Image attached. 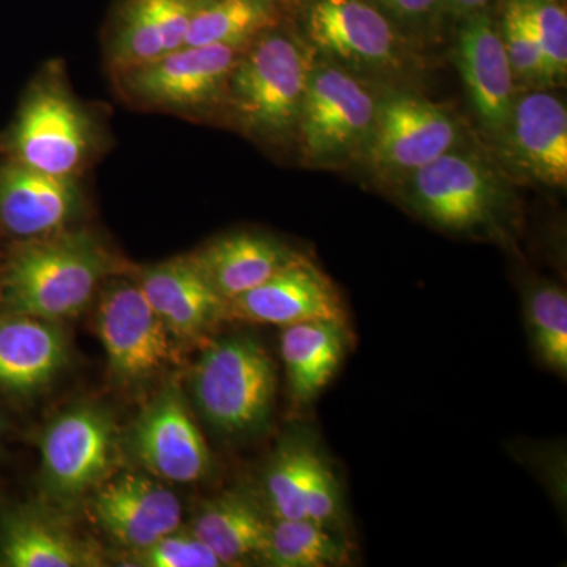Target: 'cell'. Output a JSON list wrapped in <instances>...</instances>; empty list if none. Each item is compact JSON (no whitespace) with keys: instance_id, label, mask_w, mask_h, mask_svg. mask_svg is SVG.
<instances>
[{"instance_id":"cell-2","label":"cell","mask_w":567,"mask_h":567,"mask_svg":"<svg viewBox=\"0 0 567 567\" xmlns=\"http://www.w3.org/2000/svg\"><path fill=\"white\" fill-rule=\"evenodd\" d=\"M312 66L315 51L286 18L241 52L227 85L224 117L268 147L292 144Z\"/></svg>"},{"instance_id":"cell-33","label":"cell","mask_w":567,"mask_h":567,"mask_svg":"<svg viewBox=\"0 0 567 567\" xmlns=\"http://www.w3.org/2000/svg\"><path fill=\"white\" fill-rule=\"evenodd\" d=\"M496 0H442L443 17L461 18L466 14L476 13V11L491 9Z\"/></svg>"},{"instance_id":"cell-17","label":"cell","mask_w":567,"mask_h":567,"mask_svg":"<svg viewBox=\"0 0 567 567\" xmlns=\"http://www.w3.org/2000/svg\"><path fill=\"white\" fill-rule=\"evenodd\" d=\"M134 443L144 465L173 483H194L210 470L207 443L175 390L163 391L145 410Z\"/></svg>"},{"instance_id":"cell-10","label":"cell","mask_w":567,"mask_h":567,"mask_svg":"<svg viewBox=\"0 0 567 567\" xmlns=\"http://www.w3.org/2000/svg\"><path fill=\"white\" fill-rule=\"evenodd\" d=\"M96 324L112 372L118 379H147L173 360L169 330L137 282L117 281L107 287Z\"/></svg>"},{"instance_id":"cell-21","label":"cell","mask_w":567,"mask_h":567,"mask_svg":"<svg viewBox=\"0 0 567 567\" xmlns=\"http://www.w3.org/2000/svg\"><path fill=\"white\" fill-rule=\"evenodd\" d=\"M347 344L346 322L338 320H311L282 328L281 357L297 404H311L322 393L341 368Z\"/></svg>"},{"instance_id":"cell-14","label":"cell","mask_w":567,"mask_h":567,"mask_svg":"<svg viewBox=\"0 0 567 567\" xmlns=\"http://www.w3.org/2000/svg\"><path fill=\"white\" fill-rule=\"evenodd\" d=\"M226 319L282 328L311 320L347 322L333 281L301 254L268 281L229 301Z\"/></svg>"},{"instance_id":"cell-28","label":"cell","mask_w":567,"mask_h":567,"mask_svg":"<svg viewBox=\"0 0 567 567\" xmlns=\"http://www.w3.org/2000/svg\"><path fill=\"white\" fill-rule=\"evenodd\" d=\"M527 319L539 357L558 374L567 372V295L551 282L535 284L528 290Z\"/></svg>"},{"instance_id":"cell-27","label":"cell","mask_w":567,"mask_h":567,"mask_svg":"<svg viewBox=\"0 0 567 567\" xmlns=\"http://www.w3.org/2000/svg\"><path fill=\"white\" fill-rule=\"evenodd\" d=\"M320 457L317 447L300 440L276 453L265 475V494L275 518H306V495Z\"/></svg>"},{"instance_id":"cell-30","label":"cell","mask_w":567,"mask_h":567,"mask_svg":"<svg viewBox=\"0 0 567 567\" xmlns=\"http://www.w3.org/2000/svg\"><path fill=\"white\" fill-rule=\"evenodd\" d=\"M499 32L516 84L529 89L548 87L543 55L525 20L518 0H499Z\"/></svg>"},{"instance_id":"cell-5","label":"cell","mask_w":567,"mask_h":567,"mask_svg":"<svg viewBox=\"0 0 567 567\" xmlns=\"http://www.w3.org/2000/svg\"><path fill=\"white\" fill-rule=\"evenodd\" d=\"M246 47H183L111 76L123 102L140 110L189 118L224 117L230 73Z\"/></svg>"},{"instance_id":"cell-20","label":"cell","mask_w":567,"mask_h":567,"mask_svg":"<svg viewBox=\"0 0 567 567\" xmlns=\"http://www.w3.org/2000/svg\"><path fill=\"white\" fill-rule=\"evenodd\" d=\"M298 256L271 235L235 233L216 238L192 254V259L216 293L229 303L268 281Z\"/></svg>"},{"instance_id":"cell-18","label":"cell","mask_w":567,"mask_h":567,"mask_svg":"<svg viewBox=\"0 0 567 567\" xmlns=\"http://www.w3.org/2000/svg\"><path fill=\"white\" fill-rule=\"evenodd\" d=\"M93 511L115 540L140 551L178 532L182 524L177 496L141 475H125L106 484L95 495Z\"/></svg>"},{"instance_id":"cell-15","label":"cell","mask_w":567,"mask_h":567,"mask_svg":"<svg viewBox=\"0 0 567 567\" xmlns=\"http://www.w3.org/2000/svg\"><path fill=\"white\" fill-rule=\"evenodd\" d=\"M457 66L470 102L488 133H502L516 100V80L507 59L498 18L486 9L461 18Z\"/></svg>"},{"instance_id":"cell-11","label":"cell","mask_w":567,"mask_h":567,"mask_svg":"<svg viewBox=\"0 0 567 567\" xmlns=\"http://www.w3.org/2000/svg\"><path fill=\"white\" fill-rule=\"evenodd\" d=\"M87 208L82 178L41 173L0 155V227L35 240L70 229Z\"/></svg>"},{"instance_id":"cell-23","label":"cell","mask_w":567,"mask_h":567,"mask_svg":"<svg viewBox=\"0 0 567 567\" xmlns=\"http://www.w3.org/2000/svg\"><path fill=\"white\" fill-rule=\"evenodd\" d=\"M270 524L248 495L227 492L205 503L192 533L210 548L223 566H234L260 557Z\"/></svg>"},{"instance_id":"cell-25","label":"cell","mask_w":567,"mask_h":567,"mask_svg":"<svg viewBox=\"0 0 567 567\" xmlns=\"http://www.w3.org/2000/svg\"><path fill=\"white\" fill-rule=\"evenodd\" d=\"M259 559L275 567H333L349 563V547L334 529L309 518H275Z\"/></svg>"},{"instance_id":"cell-22","label":"cell","mask_w":567,"mask_h":567,"mask_svg":"<svg viewBox=\"0 0 567 567\" xmlns=\"http://www.w3.org/2000/svg\"><path fill=\"white\" fill-rule=\"evenodd\" d=\"M65 338L50 320L14 316L0 322V386L31 391L65 363Z\"/></svg>"},{"instance_id":"cell-1","label":"cell","mask_w":567,"mask_h":567,"mask_svg":"<svg viewBox=\"0 0 567 567\" xmlns=\"http://www.w3.org/2000/svg\"><path fill=\"white\" fill-rule=\"evenodd\" d=\"M110 145L103 114L71 89L65 65L41 66L0 140V155L41 173L84 177Z\"/></svg>"},{"instance_id":"cell-26","label":"cell","mask_w":567,"mask_h":567,"mask_svg":"<svg viewBox=\"0 0 567 567\" xmlns=\"http://www.w3.org/2000/svg\"><path fill=\"white\" fill-rule=\"evenodd\" d=\"M0 551L3 565L11 567L85 565L80 546L61 528L39 518L14 517L7 522Z\"/></svg>"},{"instance_id":"cell-24","label":"cell","mask_w":567,"mask_h":567,"mask_svg":"<svg viewBox=\"0 0 567 567\" xmlns=\"http://www.w3.org/2000/svg\"><path fill=\"white\" fill-rule=\"evenodd\" d=\"M286 18V11L267 0H205L193 17L185 47H246Z\"/></svg>"},{"instance_id":"cell-16","label":"cell","mask_w":567,"mask_h":567,"mask_svg":"<svg viewBox=\"0 0 567 567\" xmlns=\"http://www.w3.org/2000/svg\"><path fill=\"white\" fill-rule=\"evenodd\" d=\"M114 429L106 413L80 406L63 413L44 434L43 468L54 491L81 494L99 483L111 464Z\"/></svg>"},{"instance_id":"cell-31","label":"cell","mask_w":567,"mask_h":567,"mask_svg":"<svg viewBox=\"0 0 567 567\" xmlns=\"http://www.w3.org/2000/svg\"><path fill=\"white\" fill-rule=\"evenodd\" d=\"M140 565L148 567H219L221 561L196 536L177 532L141 550Z\"/></svg>"},{"instance_id":"cell-12","label":"cell","mask_w":567,"mask_h":567,"mask_svg":"<svg viewBox=\"0 0 567 567\" xmlns=\"http://www.w3.org/2000/svg\"><path fill=\"white\" fill-rule=\"evenodd\" d=\"M499 155L514 173L539 185L567 183V110L544 89L516 96L509 121L496 134Z\"/></svg>"},{"instance_id":"cell-13","label":"cell","mask_w":567,"mask_h":567,"mask_svg":"<svg viewBox=\"0 0 567 567\" xmlns=\"http://www.w3.org/2000/svg\"><path fill=\"white\" fill-rule=\"evenodd\" d=\"M205 0H115L104 29L111 74L164 58L185 47Z\"/></svg>"},{"instance_id":"cell-8","label":"cell","mask_w":567,"mask_h":567,"mask_svg":"<svg viewBox=\"0 0 567 567\" xmlns=\"http://www.w3.org/2000/svg\"><path fill=\"white\" fill-rule=\"evenodd\" d=\"M379 99L357 74L331 62L312 66L297 141L308 166H338L363 155Z\"/></svg>"},{"instance_id":"cell-3","label":"cell","mask_w":567,"mask_h":567,"mask_svg":"<svg viewBox=\"0 0 567 567\" xmlns=\"http://www.w3.org/2000/svg\"><path fill=\"white\" fill-rule=\"evenodd\" d=\"M111 271L102 241L70 227L25 240L6 265L0 290L11 315L54 322L80 315Z\"/></svg>"},{"instance_id":"cell-4","label":"cell","mask_w":567,"mask_h":567,"mask_svg":"<svg viewBox=\"0 0 567 567\" xmlns=\"http://www.w3.org/2000/svg\"><path fill=\"white\" fill-rule=\"evenodd\" d=\"M193 391L200 413L216 431L230 436L254 434L274 413V361L252 336L219 339L197 361Z\"/></svg>"},{"instance_id":"cell-19","label":"cell","mask_w":567,"mask_h":567,"mask_svg":"<svg viewBox=\"0 0 567 567\" xmlns=\"http://www.w3.org/2000/svg\"><path fill=\"white\" fill-rule=\"evenodd\" d=\"M142 292L175 338L194 339L226 319V301L216 293L192 256L175 257L141 275Z\"/></svg>"},{"instance_id":"cell-34","label":"cell","mask_w":567,"mask_h":567,"mask_svg":"<svg viewBox=\"0 0 567 567\" xmlns=\"http://www.w3.org/2000/svg\"><path fill=\"white\" fill-rule=\"evenodd\" d=\"M267 2L274 3V6L289 13V11L297 9V7L301 6L306 0H267Z\"/></svg>"},{"instance_id":"cell-7","label":"cell","mask_w":567,"mask_h":567,"mask_svg":"<svg viewBox=\"0 0 567 567\" xmlns=\"http://www.w3.org/2000/svg\"><path fill=\"white\" fill-rule=\"evenodd\" d=\"M402 182L413 210L451 233L492 229L511 203L505 175L476 153L457 148Z\"/></svg>"},{"instance_id":"cell-32","label":"cell","mask_w":567,"mask_h":567,"mask_svg":"<svg viewBox=\"0 0 567 567\" xmlns=\"http://www.w3.org/2000/svg\"><path fill=\"white\" fill-rule=\"evenodd\" d=\"M405 33L421 31L443 17L442 0H371Z\"/></svg>"},{"instance_id":"cell-9","label":"cell","mask_w":567,"mask_h":567,"mask_svg":"<svg viewBox=\"0 0 567 567\" xmlns=\"http://www.w3.org/2000/svg\"><path fill=\"white\" fill-rule=\"evenodd\" d=\"M461 136V125L445 107L395 92L379 99L374 128L361 156L385 181H404L457 148Z\"/></svg>"},{"instance_id":"cell-29","label":"cell","mask_w":567,"mask_h":567,"mask_svg":"<svg viewBox=\"0 0 567 567\" xmlns=\"http://www.w3.org/2000/svg\"><path fill=\"white\" fill-rule=\"evenodd\" d=\"M546 69L547 85H559L567 74V11L565 0H518Z\"/></svg>"},{"instance_id":"cell-6","label":"cell","mask_w":567,"mask_h":567,"mask_svg":"<svg viewBox=\"0 0 567 567\" xmlns=\"http://www.w3.org/2000/svg\"><path fill=\"white\" fill-rule=\"evenodd\" d=\"M312 51L357 76H394L406 69L405 32L371 0H306L293 9Z\"/></svg>"}]
</instances>
